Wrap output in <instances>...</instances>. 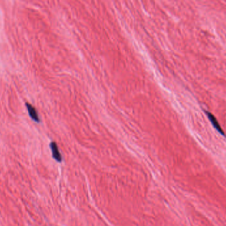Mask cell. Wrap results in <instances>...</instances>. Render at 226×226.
Masks as SVG:
<instances>
[{
  "mask_svg": "<svg viewBox=\"0 0 226 226\" xmlns=\"http://www.w3.org/2000/svg\"><path fill=\"white\" fill-rule=\"evenodd\" d=\"M25 105H26L27 109L28 111V114L30 116V118L33 120V121L36 123H40L41 122V119H40V118L38 114V112L36 111V108L32 106V105L28 103L25 104Z\"/></svg>",
  "mask_w": 226,
  "mask_h": 226,
  "instance_id": "1",
  "label": "cell"
},
{
  "mask_svg": "<svg viewBox=\"0 0 226 226\" xmlns=\"http://www.w3.org/2000/svg\"><path fill=\"white\" fill-rule=\"evenodd\" d=\"M205 113L206 114V115L208 116V119H209V120L210 121V122L212 123V125L214 126V128L216 129L220 134L224 135V131L222 130L221 127H220V124H219V123H218V120L216 119V118H215V117L212 114H211V113H210L208 111H205Z\"/></svg>",
  "mask_w": 226,
  "mask_h": 226,
  "instance_id": "2",
  "label": "cell"
},
{
  "mask_svg": "<svg viewBox=\"0 0 226 226\" xmlns=\"http://www.w3.org/2000/svg\"><path fill=\"white\" fill-rule=\"evenodd\" d=\"M50 147L51 149V151H52L53 158L55 159L56 161L61 162V160H62V157H61V155L59 151V149H58L57 144L55 142H52L50 145Z\"/></svg>",
  "mask_w": 226,
  "mask_h": 226,
  "instance_id": "3",
  "label": "cell"
}]
</instances>
